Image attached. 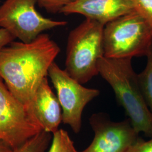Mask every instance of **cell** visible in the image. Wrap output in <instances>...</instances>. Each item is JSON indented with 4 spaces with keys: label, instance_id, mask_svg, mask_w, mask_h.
Wrapping results in <instances>:
<instances>
[{
    "label": "cell",
    "instance_id": "obj_4",
    "mask_svg": "<svg viewBox=\"0 0 152 152\" xmlns=\"http://www.w3.org/2000/svg\"><path fill=\"white\" fill-rule=\"evenodd\" d=\"M104 57L132 59L147 56L152 46V31L135 10L104 26Z\"/></svg>",
    "mask_w": 152,
    "mask_h": 152
},
{
    "label": "cell",
    "instance_id": "obj_16",
    "mask_svg": "<svg viewBox=\"0 0 152 152\" xmlns=\"http://www.w3.org/2000/svg\"><path fill=\"white\" fill-rule=\"evenodd\" d=\"M128 152H152V137L148 141L139 138Z\"/></svg>",
    "mask_w": 152,
    "mask_h": 152
},
{
    "label": "cell",
    "instance_id": "obj_15",
    "mask_svg": "<svg viewBox=\"0 0 152 152\" xmlns=\"http://www.w3.org/2000/svg\"><path fill=\"white\" fill-rule=\"evenodd\" d=\"M75 0H37V4L50 13L60 12L61 9Z\"/></svg>",
    "mask_w": 152,
    "mask_h": 152
},
{
    "label": "cell",
    "instance_id": "obj_14",
    "mask_svg": "<svg viewBox=\"0 0 152 152\" xmlns=\"http://www.w3.org/2000/svg\"><path fill=\"white\" fill-rule=\"evenodd\" d=\"M135 10L143 18L152 31V0H133Z\"/></svg>",
    "mask_w": 152,
    "mask_h": 152
},
{
    "label": "cell",
    "instance_id": "obj_8",
    "mask_svg": "<svg viewBox=\"0 0 152 152\" xmlns=\"http://www.w3.org/2000/svg\"><path fill=\"white\" fill-rule=\"evenodd\" d=\"M90 124L94 132L90 145L81 152H128L139 139L128 118L113 122L103 113L92 114Z\"/></svg>",
    "mask_w": 152,
    "mask_h": 152
},
{
    "label": "cell",
    "instance_id": "obj_3",
    "mask_svg": "<svg viewBox=\"0 0 152 152\" xmlns=\"http://www.w3.org/2000/svg\"><path fill=\"white\" fill-rule=\"evenodd\" d=\"M104 28L103 24L86 18L68 35L65 70L82 85L99 75L98 63L104 56Z\"/></svg>",
    "mask_w": 152,
    "mask_h": 152
},
{
    "label": "cell",
    "instance_id": "obj_17",
    "mask_svg": "<svg viewBox=\"0 0 152 152\" xmlns=\"http://www.w3.org/2000/svg\"><path fill=\"white\" fill-rule=\"evenodd\" d=\"M15 38L6 29L0 28V50L14 41Z\"/></svg>",
    "mask_w": 152,
    "mask_h": 152
},
{
    "label": "cell",
    "instance_id": "obj_11",
    "mask_svg": "<svg viewBox=\"0 0 152 152\" xmlns=\"http://www.w3.org/2000/svg\"><path fill=\"white\" fill-rule=\"evenodd\" d=\"M144 69L137 74L139 87L147 106L152 113V46L147 55Z\"/></svg>",
    "mask_w": 152,
    "mask_h": 152
},
{
    "label": "cell",
    "instance_id": "obj_9",
    "mask_svg": "<svg viewBox=\"0 0 152 152\" xmlns=\"http://www.w3.org/2000/svg\"><path fill=\"white\" fill-rule=\"evenodd\" d=\"M134 10L133 0H75L63 7L60 13L81 14L105 26Z\"/></svg>",
    "mask_w": 152,
    "mask_h": 152
},
{
    "label": "cell",
    "instance_id": "obj_12",
    "mask_svg": "<svg viewBox=\"0 0 152 152\" xmlns=\"http://www.w3.org/2000/svg\"><path fill=\"white\" fill-rule=\"evenodd\" d=\"M52 139V134L42 131L14 152H45Z\"/></svg>",
    "mask_w": 152,
    "mask_h": 152
},
{
    "label": "cell",
    "instance_id": "obj_6",
    "mask_svg": "<svg viewBox=\"0 0 152 152\" xmlns=\"http://www.w3.org/2000/svg\"><path fill=\"white\" fill-rule=\"evenodd\" d=\"M42 131L34 115L0 77V140L15 151Z\"/></svg>",
    "mask_w": 152,
    "mask_h": 152
},
{
    "label": "cell",
    "instance_id": "obj_5",
    "mask_svg": "<svg viewBox=\"0 0 152 152\" xmlns=\"http://www.w3.org/2000/svg\"><path fill=\"white\" fill-rule=\"evenodd\" d=\"M37 0H6L0 6V28L23 42H30L44 31L65 26L67 22L42 16L36 9Z\"/></svg>",
    "mask_w": 152,
    "mask_h": 152
},
{
    "label": "cell",
    "instance_id": "obj_2",
    "mask_svg": "<svg viewBox=\"0 0 152 152\" xmlns=\"http://www.w3.org/2000/svg\"><path fill=\"white\" fill-rule=\"evenodd\" d=\"M131 60L103 56L98 63L99 74L112 88L137 132L152 137V113L141 94Z\"/></svg>",
    "mask_w": 152,
    "mask_h": 152
},
{
    "label": "cell",
    "instance_id": "obj_1",
    "mask_svg": "<svg viewBox=\"0 0 152 152\" xmlns=\"http://www.w3.org/2000/svg\"><path fill=\"white\" fill-rule=\"evenodd\" d=\"M60 52L45 33L30 42L12 41L0 50V77L29 111L35 93Z\"/></svg>",
    "mask_w": 152,
    "mask_h": 152
},
{
    "label": "cell",
    "instance_id": "obj_7",
    "mask_svg": "<svg viewBox=\"0 0 152 152\" xmlns=\"http://www.w3.org/2000/svg\"><path fill=\"white\" fill-rule=\"evenodd\" d=\"M62 110V122L78 134L81 129L82 115L87 104L100 95L96 88L84 87L53 62L48 72Z\"/></svg>",
    "mask_w": 152,
    "mask_h": 152
},
{
    "label": "cell",
    "instance_id": "obj_10",
    "mask_svg": "<svg viewBox=\"0 0 152 152\" xmlns=\"http://www.w3.org/2000/svg\"><path fill=\"white\" fill-rule=\"evenodd\" d=\"M29 110L43 130L53 134L59 130L62 122V110L47 77L38 87Z\"/></svg>",
    "mask_w": 152,
    "mask_h": 152
},
{
    "label": "cell",
    "instance_id": "obj_13",
    "mask_svg": "<svg viewBox=\"0 0 152 152\" xmlns=\"http://www.w3.org/2000/svg\"><path fill=\"white\" fill-rule=\"evenodd\" d=\"M48 152H79L66 131L59 129L54 134Z\"/></svg>",
    "mask_w": 152,
    "mask_h": 152
},
{
    "label": "cell",
    "instance_id": "obj_18",
    "mask_svg": "<svg viewBox=\"0 0 152 152\" xmlns=\"http://www.w3.org/2000/svg\"><path fill=\"white\" fill-rule=\"evenodd\" d=\"M13 149L4 141L0 140V152H14Z\"/></svg>",
    "mask_w": 152,
    "mask_h": 152
}]
</instances>
